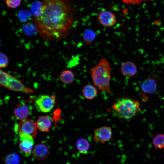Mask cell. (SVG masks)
Instances as JSON below:
<instances>
[{
  "label": "cell",
  "mask_w": 164,
  "mask_h": 164,
  "mask_svg": "<svg viewBox=\"0 0 164 164\" xmlns=\"http://www.w3.org/2000/svg\"><path fill=\"white\" fill-rule=\"evenodd\" d=\"M32 153L35 158L39 160H43L49 156L50 150L48 145L43 143L36 145L33 149Z\"/></svg>",
  "instance_id": "11"
},
{
  "label": "cell",
  "mask_w": 164,
  "mask_h": 164,
  "mask_svg": "<svg viewBox=\"0 0 164 164\" xmlns=\"http://www.w3.org/2000/svg\"><path fill=\"white\" fill-rule=\"evenodd\" d=\"M43 6V2L36 1L32 3L30 9L32 13L34 16V18L40 16Z\"/></svg>",
  "instance_id": "21"
},
{
  "label": "cell",
  "mask_w": 164,
  "mask_h": 164,
  "mask_svg": "<svg viewBox=\"0 0 164 164\" xmlns=\"http://www.w3.org/2000/svg\"><path fill=\"white\" fill-rule=\"evenodd\" d=\"M76 146L80 152L85 154L87 152L90 147V143L86 139L81 138L77 141Z\"/></svg>",
  "instance_id": "18"
},
{
  "label": "cell",
  "mask_w": 164,
  "mask_h": 164,
  "mask_svg": "<svg viewBox=\"0 0 164 164\" xmlns=\"http://www.w3.org/2000/svg\"><path fill=\"white\" fill-rule=\"evenodd\" d=\"M32 108L31 106L28 105L24 101H20L17 104L14 109L15 116L19 120L26 119L31 113Z\"/></svg>",
  "instance_id": "9"
},
{
  "label": "cell",
  "mask_w": 164,
  "mask_h": 164,
  "mask_svg": "<svg viewBox=\"0 0 164 164\" xmlns=\"http://www.w3.org/2000/svg\"><path fill=\"white\" fill-rule=\"evenodd\" d=\"M19 136L21 139L19 143L20 149L26 154L30 153L32 150L34 143L33 138L26 134H22Z\"/></svg>",
  "instance_id": "12"
},
{
  "label": "cell",
  "mask_w": 164,
  "mask_h": 164,
  "mask_svg": "<svg viewBox=\"0 0 164 164\" xmlns=\"http://www.w3.org/2000/svg\"><path fill=\"white\" fill-rule=\"evenodd\" d=\"M160 79L156 74H151L142 83L141 87L142 91L148 94H152L157 90L159 85Z\"/></svg>",
  "instance_id": "7"
},
{
  "label": "cell",
  "mask_w": 164,
  "mask_h": 164,
  "mask_svg": "<svg viewBox=\"0 0 164 164\" xmlns=\"http://www.w3.org/2000/svg\"><path fill=\"white\" fill-rule=\"evenodd\" d=\"M7 5L12 8L18 7L20 4L21 0H6Z\"/></svg>",
  "instance_id": "25"
},
{
  "label": "cell",
  "mask_w": 164,
  "mask_h": 164,
  "mask_svg": "<svg viewBox=\"0 0 164 164\" xmlns=\"http://www.w3.org/2000/svg\"><path fill=\"white\" fill-rule=\"evenodd\" d=\"M51 119L49 116L44 115L39 117L37 120V128L42 132H48L51 126Z\"/></svg>",
  "instance_id": "15"
},
{
  "label": "cell",
  "mask_w": 164,
  "mask_h": 164,
  "mask_svg": "<svg viewBox=\"0 0 164 164\" xmlns=\"http://www.w3.org/2000/svg\"><path fill=\"white\" fill-rule=\"evenodd\" d=\"M0 67L5 68L6 67L9 63L8 57L3 53H1L0 54Z\"/></svg>",
  "instance_id": "24"
},
{
  "label": "cell",
  "mask_w": 164,
  "mask_h": 164,
  "mask_svg": "<svg viewBox=\"0 0 164 164\" xmlns=\"http://www.w3.org/2000/svg\"><path fill=\"white\" fill-rule=\"evenodd\" d=\"M37 128L33 121L26 119L20 122L17 126L16 131L19 135L26 134L34 138L36 135Z\"/></svg>",
  "instance_id": "6"
},
{
  "label": "cell",
  "mask_w": 164,
  "mask_h": 164,
  "mask_svg": "<svg viewBox=\"0 0 164 164\" xmlns=\"http://www.w3.org/2000/svg\"><path fill=\"white\" fill-rule=\"evenodd\" d=\"M31 14L27 10H22L18 13V16L20 20L22 22H26L31 16Z\"/></svg>",
  "instance_id": "23"
},
{
  "label": "cell",
  "mask_w": 164,
  "mask_h": 164,
  "mask_svg": "<svg viewBox=\"0 0 164 164\" xmlns=\"http://www.w3.org/2000/svg\"><path fill=\"white\" fill-rule=\"evenodd\" d=\"M3 161L5 164H19L20 158L17 153L13 152L4 157Z\"/></svg>",
  "instance_id": "19"
},
{
  "label": "cell",
  "mask_w": 164,
  "mask_h": 164,
  "mask_svg": "<svg viewBox=\"0 0 164 164\" xmlns=\"http://www.w3.org/2000/svg\"><path fill=\"white\" fill-rule=\"evenodd\" d=\"M112 68L108 60L102 57L90 70L94 84L101 91L111 94L110 87Z\"/></svg>",
  "instance_id": "2"
},
{
  "label": "cell",
  "mask_w": 164,
  "mask_h": 164,
  "mask_svg": "<svg viewBox=\"0 0 164 164\" xmlns=\"http://www.w3.org/2000/svg\"><path fill=\"white\" fill-rule=\"evenodd\" d=\"M56 96L54 95H41L35 100L34 104L37 110L42 112H48L54 106Z\"/></svg>",
  "instance_id": "5"
},
{
  "label": "cell",
  "mask_w": 164,
  "mask_h": 164,
  "mask_svg": "<svg viewBox=\"0 0 164 164\" xmlns=\"http://www.w3.org/2000/svg\"><path fill=\"white\" fill-rule=\"evenodd\" d=\"M121 69L123 76L127 77L133 76L137 72L135 64L131 61H127L122 63Z\"/></svg>",
  "instance_id": "13"
},
{
  "label": "cell",
  "mask_w": 164,
  "mask_h": 164,
  "mask_svg": "<svg viewBox=\"0 0 164 164\" xmlns=\"http://www.w3.org/2000/svg\"><path fill=\"white\" fill-rule=\"evenodd\" d=\"M0 84L3 86L14 91L29 94L33 92L31 88L26 87L19 80L0 70Z\"/></svg>",
  "instance_id": "4"
},
{
  "label": "cell",
  "mask_w": 164,
  "mask_h": 164,
  "mask_svg": "<svg viewBox=\"0 0 164 164\" xmlns=\"http://www.w3.org/2000/svg\"><path fill=\"white\" fill-rule=\"evenodd\" d=\"M97 19L101 25L108 27L113 26L117 21L115 15L107 10L101 11L97 15Z\"/></svg>",
  "instance_id": "10"
},
{
  "label": "cell",
  "mask_w": 164,
  "mask_h": 164,
  "mask_svg": "<svg viewBox=\"0 0 164 164\" xmlns=\"http://www.w3.org/2000/svg\"><path fill=\"white\" fill-rule=\"evenodd\" d=\"M112 135L111 127L102 126L95 129L94 131V139L96 142L104 143L109 141Z\"/></svg>",
  "instance_id": "8"
},
{
  "label": "cell",
  "mask_w": 164,
  "mask_h": 164,
  "mask_svg": "<svg viewBox=\"0 0 164 164\" xmlns=\"http://www.w3.org/2000/svg\"><path fill=\"white\" fill-rule=\"evenodd\" d=\"M23 31L26 34L29 35H32L34 34L36 27L32 23L29 22L24 25L23 27Z\"/></svg>",
  "instance_id": "22"
},
{
  "label": "cell",
  "mask_w": 164,
  "mask_h": 164,
  "mask_svg": "<svg viewBox=\"0 0 164 164\" xmlns=\"http://www.w3.org/2000/svg\"><path fill=\"white\" fill-rule=\"evenodd\" d=\"M139 102L131 97L121 96L115 98L112 104L114 114L119 118L128 120L136 116L140 110Z\"/></svg>",
  "instance_id": "3"
},
{
  "label": "cell",
  "mask_w": 164,
  "mask_h": 164,
  "mask_svg": "<svg viewBox=\"0 0 164 164\" xmlns=\"http://www.w3.org/2000/svg\"><path fill=\"white\" fill-rule=\"evenodd\" d=\"M96 36L95 32L89 29L85 30L83 34L84 41L85 43L88 44H91L94 40Z\"/></svg>",
  "instance_id": "20"
},
{
  "label": "cell",
  "mask_w": 164,
  "mask_h": 164,
  "mask_svg": "<svg viewBox=\"0 0 164 164\" xmlns=\"http://www.w3.org/2000/svg\"><path fill=\"white\" fill-rule=\"evenodd\" d=\"M152 143L154 148L157 150L164 149V134L160 133L156 135L152 138Z\"/></svg>",
  "instance_id": "17"
},
{
  "label": "cell",
  "mask_w": 164,
  "mask_h": 164,
  "mask_svg": "<svg viewBox=\"0 0 164 164\" xmlns=\"http://www.w3.org/2000/svg\"><path fill=\"white\" fill-rule=\"evenodd\" d=\"M60 80L65 84H69L72 83L75 79L73 72L70 70H65L63 71L59 76Z\"/></svg>",
  "instance_id": "16"
},
{
  "label": "cell",
  "mask_w": 164,
  "mask_h": 164,
  "mask_svg": "<svg viewBox=\"0 0 164 164\" xmlns=\"http://www.w3.org/2000/svg\"><path fill=\"white\" fill-rule=\"evenodd\" d=\"M124 3L130 4H138L145 0H120Z\"/></svg>",
  "instance_id": "26"
},
{
  "label": "cell",
  "mask_w": 164,
  "mask_h": 164,
  "mask_svg": "<svg viewBox=\"0 0 164 164\" xmlns=\"http://www.w3.org/2000/svg\"><path fill=\"white\" fill-rule=\"evenodd\" d=\"M82 94L84 97L87 99L92 100L97 96V87L94 85L87 84L85 85L82 90Z\"/></svg>",
  "instance_id": "14"
},
{
  "label": "cell",
  "mask_w": 164,
  "mask_h": 164,
  "mask_svg": "<svg viewBox=\"0 0 164 164\" xmlns=\"http://www.w3.org/2000/svg\"><path fill=\"white\" fill-rule=\"evenodd\" d=\"M41 14L34 18L37 31L46 40L66 38L71 31L74 19L68 0H44Z\"/></svg>",
  "instance_id": "1"
}]
</instances>
